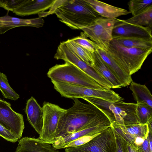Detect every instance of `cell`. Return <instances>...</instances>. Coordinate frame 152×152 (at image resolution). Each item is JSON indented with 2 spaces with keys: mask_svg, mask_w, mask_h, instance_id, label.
<instances>
[{
  "mask_svg": "<svg viewBox=\"0 0 152 152\" xmlns=\"http://www.w3.org/2000/svg\"><path fill=\"white\" fill-rule=\"evenodd\" d=\"M0 91L5 98L16 100L20 98L10 86L7 76L3 73L0 72Z\"/></svg>",
  "mask_w": 152,
  "mask_h": 152,
  "instance_id": "obj_26",
  "label": "cell"
},
{
  "mask_svg": "<svg viewBox=\"0 0 152 152\" xmlns=\"http://www.w3.org/2000/svg\"><path fill=\"white\" fill-rule=\"evenodd\" d=\"M64 42L67 47L78 57L89 66L92 67L94 63L93 53L76 44L71 39Z\"/></svg>",
  "mask_w": 152,
  "mask_h": 152,
  "instance_id": "obj_23",
  "label": "cell"
},
{
  "mask_svg": "<svg viewBox=\"0 0 152 152\" xmlns=\"http://www.w3.org/2000/svg\"><path fill=\"white\" fill-rule=\"evenodd\" d=\"M43 113L42 130L39 138L42 141L52 144L55 141V134L59 119L66 109L49 102L43 104Z\"/></svg>",
  "mask_w": 152,
  "mask_h": 152,
  "instance_id": "obj_9",
  "label": "cell"
},
{
  "mask_svg": "<svg viewBox=\"0 0 152 152\" xmlns=\"http://www.w3.org/2000/svg\"><path fill=\"white\" fill-rule=\"evenodd\" d=\"M127 147L128 152H139L137 149L127 142Z\"/></svg>",
  "mask_w": 152,
  "mask_h": 152,
  "instance_id": "obj_34",
  "label": "cell"
},
{
  "mask_svg": "<svg viewBox=\"0 0 152 152\" xmlns=\"http://www.w3.org/2000/svg\"><path fill=\"white\" fill-rule=\"evenodd\" d=\"M24 1V0H0V7L8 11L13 12L21 6Z\"/></svg>",
  "mask_w": 152,
  "mask_h": 152,
  "instance_id": "obj_29",
  "label": "cell"
},
{
  "mask_svg": "<svg viewBox=\"0 0 152 152\" xmlns=\"http://www.w3.org/2000/svg\"><path fill=\"white\" fill-rule=\"evenodd\" d=\"M54 13L61 22L75 29L81 30L101 17L85 0H65Z\"/></svg>",
  "mask_w": 152,
  "mask_h": 152,
  "instance_id": "obj_2",
  "label": "cell"
},
{
  "mask_svg": "<svg viewBox=\"0 0 152 152\" xmlns=\"http://www.w3.org/2000/svg\"><path fill=\"white\" fill-rule=\"evenodd\" d=\"M87 38L83 32L81 34L80 36L74 38L71 40L93 53L96 51L98 46L95 42Z\"/></svg>",
  "mask_w": 152,
  "mask_h": 152,
  "instance_id": "obj_28",
  "label": "cell"
},
{
  "mask_svg": "<svg viewBox=\"0 0 152 152\" xmlns=\"http://www.w3.org/2000/svg\"><path fill=\"white\" fill-rule=\"evenodd\" d=\"M113 131L115 140V152H128L126 142Z\"/></svg>",
  "mask_w": 152,
  "mask_h": 152,
  "instance_id": "obj_31",
  "label": "cell"
},
{
  "mask_svg": "<svg viewBox=\"0 0 152 152\" xmlns=\"http://www.w3.org/2000/svg\"><path fill=\"white\" fill-rule=\"evenodd\" d=\"M54 58L69 63L85 73L106 90L112 88L110 85L92 67L88 65L78 57L65 45L61 42L58 47Z\"/></svg>",
  "mask_w": 152,
  "mask_h": 152,
  "instance_id": "obj_8",
  "label": "cell"
},
{
  "mask_svg": "<svg viewBox=\"0 0 152 152\" xmlns=\"http://www.w3.org/2000/svg\"><path fill=\"white\" fill-rule=\"evenodd\" d=\"M100 133L92 135L84 136L78 138L69 143L65 146V148L68 147H76L84 144L90 141Z\"/></svg>",
  "mask_w": 152,
  "mask_h": 152,
  "instance_id": "obj_30",
  "label": "cell"
},
{
  "mask_svg": "<svg viewBox=\"0 0 152 152\" xmlns=\"http://www.w3.org/2000/svg\"><path fill=\"white\" fill-rule=\"evenodd\" d=\"M0 136L6 140L12 142H16L18 139L12 132L6 129L0 124Z\"/></svg>",
  "mask_w": 152,
  "mask_h": 152,
  "instance_id": "obj_32",
  "label": "cell"
},
{
  "mask_svg": "<svg viewBox=\"0 0 152 152\" xmlns=\"http://www.w3.org/2000/svg\"><path fill=\"white\" fill-rule=\"evenodd\" d=\"M47 75L51 81L96 89L106 90L85 73L68 62L56 65L49 69Z\"/></svg>",
  "mask_w": 152,
  "mask_h": 152,
  "instance_id": "obj_5",
  "label": "cell"
},
{
  "mask_svg": "<svg viewBox=\"0 0 152 152\" xmlns=\"http://www.w3.org/2000/svg\"><path fill=\"white\" fill-rule=\"evenodd\" d=\"M25 112L29 123L40 135L43 127V110L42 108L32 96L27 102Z\"/></svg>",
  "mask_w": 152,
  "mask_h": 152,
  "instance_id": "obj_17",
  "label": "cell"
},
{
  "mask_svg": "<svg viewBox=\"0 0 152 152\" xmlns=\"http://www.w3.org/2000/svg\"><path fill=\"white\" fill-rule=\"evenodd\" d=\"M44 20L41 18L24 19L13 17L6 14L0 17V35L13 28L21 26H31L39 28L42 27Z\"/></svg>",
  "mask_w": 152,
  "mask_h": 152,
  "instance_id": "obj_14",
  "label": "cell"
},
{
  "mask_svg": "<svg viewBox=\"0 0 152 152\" xmlns=\"http://www.w3.org/2000/svg\"><path fill=\"white\" fill-rule=\"evenodd\" d=\"M114 36L152 38V28L128 23L124 20L120 19L113 29Z\"/></svg>",
  "mask_w": 152,
  "mask_h": 152,
  "instance_id": "obj_12",
  "label": "cell"
},
{
  "mask_svg": "<svg viewBox=\"0 0 152 152\" xmlns=\"http://www.w3.org/2000/svg\"><path fill=\"white\" fill-rule=\"evenodd\" d=\"M110 121L102 123L95 126L85 129L81 130L56 138L52 144L58 149L65 148L69 142L83 136L92 135L101 132L111 126Z\"/></svg>",
  "mask_w": 152,
  "mask_h": 152,
  "instance_id": "obj_13",
  "label": "cell"
},
{
  "mask_svg": "<svg viewBox=\"0 0 152 152\" xmlns=\"http://www.w3.org/2000/svg\"><path fill=\"white\" fill-rule=\"evenodd\" d=\"M125 21L128 23L144 27H149L152 28V6L141 13Z\"/></svg>",
  "mask_w": 152,
  "mask_h": 152,
  "instance_id": "obj_24",
  "label": "cell"
},
{
  "mask_svg": "<svg viewBox=\"0 0 152 152\" xmlns=\"http://www.w3.org/2000/svg\"><path fill=\"white\" fill-rule=\"evenodd\" d=\"M111 126L115 133L135 148V141L139 138L145 139L149 132L147 124L120 125L114 122Z\"/></svg>",
  "mask_w": 152,
  "mask_h": 152,
  "instance_id": "obj_11",
  "label": "cell"
},
{
  "mask_svg": "<svg viewBox=\"0 0 152 152\" xmlns=\"http://www.w3.org/2000/svg\"><path fill=\"white\" fill-rule=\"evenodd\" d=\"M72 99L73 105L66 109L59 119L55 140L57 138L110 121L94 105L83 103L77 98Z\"/></svg>",
  "mask_w": 152,
  "mask_h": 152,
  "instance_id": "obj_1",
  "label": "cell"
},
{
  "mask_svg": "<svg viewBox=\"0 0 152 152\" xmlns=\"http://www.w3.org/2000/svg\"><path fill=\"white\" fill-rule=\"evenodd\" d=\"M91 7L101 17L110 19L117 18L130 13L127 10L115 7L97 0H85Z\"/></svg>",
  "mask_w": 152,
  "mask_h": 152,
  "instance_id": "obj_18",
  "label": "cell"
},
{
  "mask_svg": "<svg viewBox=\"0 0 152 152\" xmlns=\"http://www.w3.org/2000/svg\"><path fill=\"white\" fill-rule=\"evenodd\" d=\"M94 63L92 67L111 86L112 88H121V84L115 76L108 67L98 53H93Z\"/></svg>",
  "mask_w": 152,
  "mask_h": 152,
  "instance_id": "obj_20",
  "label": "cell"
},
{
  "mask_svg": "<svg viewBox=\"0 0 152 152\" xmlns=\"http://www.w3.org/2000/svg\"><path fill=\"white\" fill-rule=\"evenodd\" d=\"M0 124L19 139L25 127L23 115L15 112L10 104L0 99Z\"/></svg>",
  "mask_w": 152,
  "mask_h": 152,
  "instance_id": "obj_10",
  "label": "cell"
},
{
  "mask_svg": "<svg viewBox=\"0 0 152 152\" xmlns=\"http://www.w3.org/2000/svg\"><path fill=\"white\" fill-rule=\"evenodd\" d=\"M129 12L135 16L152 6V0H132L128 3Z\"/></svg>",
  "mask_w": 152,
  "mask_h": 152,
  "instance_id": "obj_27",
  "label": "cell"
},
{
  "mask_svg": "<svg viewBox=\"0 0 152 152\" xmlns=\"http://www.w3.org/2000/svg\"><path fill=\"white\" fill-rule=\"evenodd\" d=\"M129 88L137 103H145L152 107V96L145 85L132 81L130 84Z\"/></svg>",
  "mask_w": 152,
  "mask_h": 152,
  "instance_id": "obj_22",
  "label": "cell"
},
{
  "mask_svg": "<svg viewBox=\"0 0 152 152\" xmlns=\"http://www.w3.org/2000/svg\"><path fill=\"white\" fill-rule=\"evenodd\" d=\"M56 0H24L19 8L13 12L16 15L25 16L39 14L50 9Z\"/></svg>",
  "mask_w": 152,
  "mask_h": 152,
  "instance_id": "obj_16",
  "label": "cell"
},
{
  "mask_svg": "<svg viewBox=\"0 0 152 152\" xmlns=\"http://www.w3.org/2000/svg\"><path fill=\"white\" fill-rule=\"evenodd\" d=\"M152 51V48H127L112 40L107 51L123 70L131 75L141 69L144 61Z\"/></svg>",
  "mask_w": 152,
  "mask_h": 152,
  "instance_id": "obj_4",
  "label": "cell"
},
{
  "mask_svg": "<svg viewBox=\"0 0 152 152\" xmlns=\"http://www.w3.org/2000/svg\"><path fill=\"white\" fill-rule=\"evenodd\" d=\"M15 152H59L52 144L39 138L24 137L18 141Z\"/></svg>",
  "mask_w": 152,
  "mask_h": 152,
  "instance_id": "obj_15",
  "label": "cell"
},
{
  "mask_svg": "<svg viewBox=\"0 0 152 152\" xmlns=\"http://www.w3.org/2000/svg\"><path fill=\"white\" fill-rule=\"evenodd\" d=\"M115 140L111 126L102 132L86 144L65 148V152H115Z\"/></svg>",
  "mask_w": 152,
  "mask_h": 152,
  "instance_id": "obj_7",
  "label": "cell"
},
{
  "mask_svg": "<svg viewBox=\"0 0 152 152\" xmlns=\"http://www.w3.org/2000/svg\"><path fill=\"white\" fill-rule=\"evenodd\" d=\"M139 152H152L149 145L148 137L145 139L143 142L137 147Z\"/></svg>",
  "mask_w": 152,
  "mask_h": 152,
  "instance_id": "obj_33",
  "label": "cell"
},
{
  "mask_svg": "<svg viewBox=\"0 0 152 152\" xmlns=\"http://www.w3.org/2000/svg\"><path fill=\"white\" fill-rule=\"evenodd\" d=\"M82 99L99 109L111 124L115 122L120 125L139 124L136 115V103L123 101H109L92 97H84Z\"/></svg>",
  "mask_w": 152,
  "mask_h": 152,
  "instance_id": "obj_3",
  "label": "cell"
},
{
  "mask_svg": "<svg viewBox=\"0 0 152 152\" xmlns=\"http://www.w3.org/2000/svg\"><path fill=\"white\" fill-rule=\"evenodd\" d=\"M96 51L120 82L122 87L129 85L132 80L131 75L126 73L110 57L107 51L98 47Z\"/></svg>",
  "mask_w": 152,
  "mask_h": 152,
  "instance_id": "obj_19",
  "label": "cell"
},
{
  "mask_svg": "<svg viewBox=\"0 0 152 152\" xmlns=\"http://www.w3.org/2000/svg\"><path fill=\"white\" fill-rule=\"evenodd\" d=\"M112 41L120 45L127 48H152V38L114 36H113Z\"/></svg>",
  "mask_w": 152,
  "mask_h": 152,
  "instance_id": "obj_21",
  "label": "cell"
},
{
  "mask_svg": "<svg viewBox=\"0 0 152 152\" xmlns=\"http://www.w3.org/2000/svg\"><path fill=\"white\" fill-rule=\"evenodd\" d=\"M136 104V113L139 124H147L152 119V107L144 103Z\"/></svg>",
  "mask_w": 152,
  "mask_h": 152,
  "instance_id": "obj_25",
  "label": "cell"
},
{
  "mask_svg": "<svg viewBox=\"0 0 152 152\" xmlns=\"http://www.w3.org/2000/svg\"><path fill=\"white\" fill-rule=\"evenodd\" d=\"M119 20L101 16L95 19L89 26L81 30L100 48L107 51L113 39L115 26Z\"/></svg>",
  "mask_w": 152,
  "mask_h": 152,
  "instance_id": "obj_6",
  "label": "cell"
}]
</instances>
